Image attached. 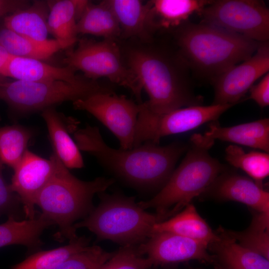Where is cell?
I'll use <instances>...</instances> for the list:
<instances>
[{
	"instance_id": "obj_36",
	"label": "cell",
	"mask_w": 269,
	"mask_h": 269,
	"mask_svg": "<svg viewBox=\"0 0 269 269\" xmlns=\"http://www.w3.org/2000/svg\"><path fill=\"white\" fill-rule=\"evenodd\" d=\"M30 3L26 0H0V17L26 8Z\"/></svg>"
},
{
	"instance_id": "obj_22",
	"label": "cell",
	"mask_w": 269,
	"mask_h": 269,
	"mask_svg": "<svg viewBox=\"0 0 269 269\" xmlns=\"http://www.w3.org/2000/svg\"><path fill=\"white\" fill-rule=\"evenodd\" d=\"M212 0H150L148 24L150 29L179 27L193 14L198 13Z\"/></svg>"
},
{
	"instance_id": "obj_18",
	"label": "cell",
	"mask_w": 269,
	"mask_h": 269,
	"mask_svg": "<svg viewBox=\"0 0 269 269\" xmlns=\"http://www.w3.org/2000/svg\"><path fill=\"white\" fill-rule=\"evenodd\" d=\"M218 238L208 246L218 269H269V260L240 245L224 229L217 231Z\"/></svg>"
},
{
	"instance_id": "obj_1",
	"label": "cell",
	"mask_w": 269,
	"mask_h": 269,
	"mask_svg": "<svg viewBox=\"0 0 269 269\" xmlns=\"http://www.w3.org/2000/svg\"><path fill=\"white\" fill-rule=\"evenodd\" d=\"M73 133L80 150L94 156L116 177L142 191L158 192L188 147L179 141L165 146L147 142L131 149H116L105 142L96 127L87 125Z\"/></svg>"
},
{
	"instance_id": "obj_12",
	"label": "cell",
	"mask_w": 269,
	"mask_h": 269,
	"mask_svg": "<svg viewBox=\"0 0 269 269\" xmlns=\"http://www.w3.org/2000/svg\"><path fill=\"white\" fill-rule=\"evenodd\" d=\"M269 71V44L260 42L251 57L236 64L214 79L212 104L235 105L259 78Z\"/></svg>"
},
{
	"instance_id": "obj_28",
	"label": "cell",
	"mask_w": 269,
	"mask_h": 269,
	"mask_svg": "<svg viewBox=\"0 0 269 269\" xmlns=\"http://www.w3.org/2000/svg\"><path fill=\"white\" fill-rule=\"evenodd\" d=\"M90 239L78 237L65 246L37 252L14 265L11 269H53L73 255L89 247Z\"/></svg>"
},
{
	"instance_id": "obj_6",
	"label": "cell",
	"mask_w": 269,
	"mask_h": 269,
	"mask_svg": "<svg viewBox=\"0 0 269 269\" xmlns=\"http://www.w3.org/2000/svg\"><path fill=\"white\" fill-rule=\"evenodd\" d=\"M98 194V206L73 227L88 229L99 240H110L122 246H138L151 236L154 224L163 221L156 213L143 209L134 197L105 191Z\"/></svg>"
},
{
	"instance_id": "obj_29",
	"label": "cell",
	"mask_w": 269,
	"mask_h": 269,
	"mask_svg": "<svg viewBox=\"0 0 269 269\" xmlns=\"http://www.w3.org/2000/svg\"><path fill=\"white\" fill-rule=\"evenodd\" d=\"M224 231L242 246L269 260V214L255 212L250 225L244 231Z\"/></svg>"
},
{
	"instance_id": "obj_11",
	"label": "cell",
	"mask_w": 269,
	"mask_h": 269,
	"mask_svg": "<svg viewBox=\"0 0 269 269\" xmlns=\"http://www.w3.org/2000/svg\"><path fill=\"white\" fill-rule=\"evenodd\" d=\"M75 109L86 111L116 136L120 148H133L140 104L112 91L100 92L73 102Z\"/></svg>"
},
{
	"instance_id": "obj_2",
	"label": "cell",
	"mask_w": 269,
	"mask_h": 269,
	"mask_svg": "<svg viewBox=\"0 0 269 269\" xmlns=\"http://www.w3.org/2000/svg\"><path fill=\"white\" fill-rule=\"evenodd\" d=\"M178 30L179 55L188 68L211 82L251 57L260 43L201 22H187Z\"/></svg>"
},
{
	"instance_id": "obj_20",
	"label": "cell",
	"mask_w": 269,
	"mask_h": 269,
	"mask_svg": "<svg viewBox=\"0 0 269 269\" xmlns=\"http://www.w3.org/2000/svg\"><path fill=\"white\" fill-rule=\"evenodd\" d=\"M163 232L197 241L207 246L218 238L217 232L212 230L191 203L173 216L154 224L152 234Z\"/></svg>"
},
{
	"instance_id": "obj_33",
	"label": "cell",
	"mask_w": 269,
	"mask_h": 269,
	"mask_svg": "<svg viewBox=\"0 0 269 269\" xmlns=\"http://www.w3.org/2000/svg\"><path fill=\"white\" fill-rule=\"evenodd\" d=\"M114 253L106 252L98 246H89L53 269H98Z\"/></svg>"
},
{
	"instance_id": "obj_25",
	"label": "cell",
	"mask_w": 269,
	"mask_h": 269,
	"mask_svg": "<svg viewBox=\"0 0 269 269\" xmlns=\"http://www.w3.org/2000/svg\"><path fill=\"white\" fill-rule=\"evenodd\" d=\"M78 33L115 40L121 34L118 20L107 0L98 4L88 1L77 22Z\"/></svg>"
},
{
	"instance_id": "obj_14",
	"label": "cell",
	"mask_w": 269,
	"mask_h": 269,
	"mask_svg": "<svg viewBox=\"0 0 269 269\" xmlns=\"http://www.w3.org/2000/svg\"><path fill=\"white\" fill-rule=\"evenodd\" d=\"M153 266L179 263L190 260L213 263L208 246L198 241L169 232L155 233L138 246Z\"/></svg>"
},
{
	"instance_id": "obj_9",
	"label": "cell",
	"mask_w": 269,
	"mask_h": 269,
	"mask_svg": "<svg viewBox=\"0 0 269 269\" xmlns=\"http://www.w3.org/2000/svg\"><path fill=\"white\" fill-rule=\"evenodd\" d=\"M233 106L194 105L158 115L151 111L145 102L142 103L140 104L133 147L147 142L158 144L162 137L187 132L206 123L215 122Z\"/></svg>"
},
{
	"instance_id": "obj_24",
	"label": "cell",
	"mask_w": 269,
	"mask_h": 269,
	"mask_svg": "<svg viewBox=\"0 0 269 269\" xmlns=\"http://www.w3.org/2000/svg\"><path fill=\"white\" fill-rule=\"evenodd\" d=\"M52 225L41 213L33 219L21 221L9 216L6 222L0 224V248L21 245L30 250L38 249L42 244V233Z\"/></svg>"
},
{
	"instance_id": "obj_30",
	"label": "cell",
	"mask_w": 269,
	"mask_h": 269,
	"mask_svg": "<svg viewBox=\"0 0 269 269\" xmlns=\"http://www.w3.org/2000/svg\"><path fill=\"white\" fill-rule=\"evenodd\" d=\"M225 159L232 166L245 172L253 180L263 184L269 175V154L252 151L246 152L237 145L231 144L225 149Z\"/></svg>"
},
{
	"instance_id": "obj_16",
	"label": "cell",
	"mask_w": 269,
	"mask_h": 269,
	"mask_svg": "<svg viewBox=\"0 0 269 269\" xmlns=\"http://www.w3.org/2000/svg\"><path fill=\"white\" fill-rule=\"evenodd\" d=\"M69 66H52L41 60L10 55L1 75L14 80L27 81H64L72 83L82 82L87 78L77 75Z\"/></svg>"
},
{
	"instance_id": "obj_13",
	"label": "cell",
	"mask_w": 269,
	"mask_h": 269,
	"mask_svg": "<svg viewBox=\"0 0 269 269\" xmlns=\"http://www.w3.org/2000/svg\"><path fill=\"white\" fill-rule=\"evenodd\" d=\"M57 159L54 153L46 159L27 149L13 168L10 188L19 198L26 219H31L36 216V198L54 174Z\"/></svg>"
},
{
	"instance_id": "obj_4",
	"label": "cell",
	"mask_w": 269,
	"mask_h": 269,
	"mask_svg": "<svg viewBox=\"0 0 269 269\" xmlns=\"http://www.w3.org/2000/svg\"><path fill=\"white\" fill-rule=\"evenodd\" d=\"M128 64L147 92L149 100L145 103L154 113L202 105L203 98L194 94L188 67L179 55L173 60L161 52L134 49L129 54Z\"/></svg>"
},
{
	"instance_id": "obj_8",
	"label": "cell",
	"mask_w": 269,
	"mask_h": 269,
	"mask_svg": "<svg viewBox=\"0 0 269 269\" xmlns=\"http://www.w3.org/2000/svg\"><path fill=\"white\" fill-rule=\"evenodd\" d=\"M63 62L75 71H81L87 79L108 78L131 91L136 99L141 101L143 88L134 72L124 65L115 40L82 38L74 49L66 53Z\"/></svg>"
},
{
	"instance_id": "obj_31",
	"label": "cell",
	"mask_w": 269,
	"mask_h": 269,
	"mask_svg": "<svg viewBox=\"0 0 269 269\" xmlns=\"http://www.w3.org/2000/svg\"><path fill=\"white\" fill-rule=\"evenodd\" d=\"M32 135L27 128L19 125L0 128V160L13 168L27 150Z\"/></svg>"
},
{
	"instance_id": "obj_5",
	"label": "cell",
	"mask_w": 269,
	"mask_h": 269,
	"mask_svg": "<svg viewBox=\"0 0 269 269\" xmlns=\"http://www.w3.org/2000/svg\"><path fill=\"white\" fill-rule=\"evenodd\" d=\"M114 182L115 179L104 177L89 181L79 179L58 157L56 171L38 195L35 205L46 219L58 226L56 238L70 241L78 237L74 223L85 218L94 208V196L105 191Z\"/></svg>"
},
{
	"instance_id": "obj_19",
	"label": "cell",
	"mask_w": 269,
	"mask_h": 269,
	"mask_svg": "<svg viewBox=\"0 0 269 269\" xmlns=\"http://www.w3.org/2000/svg\"><path fill=\"white\" fill-rule=\"evenodd\" d=\"M204 135L214 140L219 139L269 152L268 118L228 127L213 122Z\"/></svg>"
},
{
	"instance_id": "obj_27",
	"label": "cell",
	"mask_w": 269,
	"mask_h": 269,
	"mask_svg": "<svg viewBox=\"0 0 269 269\" xmlns=\"http://www.w3.org/2000/svg\"><path fill=\"white\" fill-rule=\"evenodd\" d=\"M0 45L11 56L41 61L60 50L68 48L55 39L38 41L17 34L5 27L0 30Z\"/></svg>"
},
{
	"instance_id": "obj_15",
	"label": "cell",
	"mask_w": 269,
	"mask_h": 269,
	"mask_svg": "<svg viewBox=\"0 0 269 269\" xmlns=\"http://www.w3.org/2000/svg\"><path fill=\"white\" fill-rule=\"evenodd\" d=\"M201 195L219 201L238 202L255 212L269 214V193L263 184L226 167Z\"/></svg>"
},
{
	"instance_id": "obj_32",
	"label": "cell",
	"mask_w": 269,
	"mask_h": 269,
	"mask_svg": "<svg viewBox=\"0 0 269 269\" xmlns=\"http://www.w3.org/2000/svg\"><path fill=\"white\" fill-rule=\"evenodd\" d=\"M138 246H125L114 252L113 256L98 269H148L150 260L142 254Z\"/></svg>"
},
{
	"instance_id": "obj_23",
	"label": "cell",
	"mask_w": 269,
	"mask_h": 269,
	"mask_svg": "<svg viewBox=\"0 0 269 269\" xmlns=\"http://www.w3.org/2000/svg\"><path fill=\"white\" fill-rule=\"evenodd\" d=\"M49 12L47 0H34L28 7L5 16L4 27L31 39L45 41L48 39L47 23Z\"/></svg>"
},
{
	"instance_id": "obj_26",
	"label": "cell",
	"mask_w": 269,
	"mask_h": 269,
	"mask_svg": "<svg viewBox=\"0 0 269 269\" xmlns=\"http://www.w3.org/2000/svg\"><path fill=\"white\" fill-rule=\"evenodd\" d=\"M107 1L118 20L121 34L126 37L148 38L149 1L144 4L139 0Z\"/></svg>"
},
{
	"instance_id": "obj_10",
	"label": "cell",
	"mask_w": 269,
	"mask_h": 269,
	"mask_svg": "<svg viewBox=\"0 0 269 269\" xmlns=\"http://www.w3.org/2000/svg\"><path fill=\"white\" fill-rule=\"evenodd\" d=\"M202 22L259 42L269 38V9L263 1L217 0L198 13Z\"/></svg>"
},
{
	"instance_id": "obj_34",
	"label": "cell",
	"mask_w": 269,
	"mask_h": 269,
	"mask_svg": "<svg viewBox=\"0 0 269 269\" xmlns=\"http://www.w3.org/2000/svg\"><path fill=\"white\" fill-rule=\"evenodd\" d=\"M3 164L0 160V216L2 215L12 216L16 218L21 203L17 195L12 191L5 182L2 174Z\"/></svg>"
},
{
	"instance_id": "obj_3",
	"label": "cell",
	"mask_w": 269,
	"mask_h": 269,
	"mask_svg": "<svg viewBox=\"0 0 269 269\" xmlns=\"http://www.w3.org/2000/svg\"><path fill=\"white\" fill-rule=\"evenodd\" d=\"M214 143L204 135L193 134L184 158L164 186L150 199L137 202L139 206L154 209L164 221L202 194L226 168L209 152Z\"/></svg>"
},
{
	"instance_id": "obj_21",
	"label": "cell",
	"mask_w": 269,
	"mask_h": 269,
	"mask_svg": "<svg viewBox=\"0 0 269 269\" xmlns=\"http://www.w3.org/2000/svg\"><path fill=\"white\" fill-rule=\"evenodd\" d=\"M87 0H47L49 12L47 29L55 39L68 48L77 40V22Z\"/></svg>"
},
{
	"instance_id": "obj_7",
	"label": "cell",
	"mask_w": 269,
	"mask_h": 269,
	"mask_svg": "<svg viewBox=\"0 0 269 269\" xmlns=\"http://www.w3.org/2000/svg\"><path fill=\"white\" fill-rule=\"evenodd\" d=\"M107 91L111 90L96 80L88 79L78 83L27 81L6 77L0 80V100L22 114L42 111L63 102H73L97 92Z\"/></svg>"
},
{
	"instance_id": "obj_35",
	"label": "cell",
	"mask_w": 269,
	"mask_h": 269,
	"mask_svg": "<svg viewBox=\"0 0 269 269\" xmlns=\"http://www.w3.org/2000/svg\"><path fill=\"white\" fill-rule=\"evenodd\" d=\"M249 98L254 100L260 107L269 105V73L264 75L260 82L250 88Z\"/></svg>"
},
{
	"instance_id": "obj_37",
	"label": "cell",
	"mask_w": 269,
	"mask_h": 269,
	"mask_svg": "<svg viewBox=\"0 0 269 269\" xmlns=\"http://www.w3.org/2000/svg\"><path fill=\"white\" fill-rule=\"evenodd\" d=\"M10 56V55L0 45V80L4 78L1 75V72Z\"/></svg>"
},
{
	"instance_id": "obj_17",
	"label": "cell",
	"mask_w": 269,
	"mask_h": 269,
	"mask_svg": "<svg viewBox=\"0 0 269 269\" xmlns=\"http://www.w3.org/2000/svg\"><path fill=\"white\" fill-rule=\"evenodd\" d=\"M41 115L54 147V153L68 169L82 168L84 164L80 150L69 134L77 129V121L70 119L67 125V119L54 107L44 110Z\"/></svg>"
}]
</instances>
